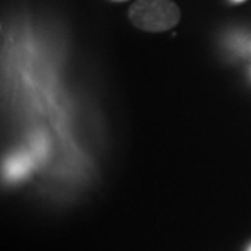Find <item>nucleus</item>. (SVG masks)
Instances as JSON below:
<instances>
[{
    "label": "nucleus",
    "instance_id": "f257e3e1",
    "mask_svg": "<svg viewBox=\"0 0 251 251\" xmlns=\"http://www.w3.org/2000/svg\"><path fill=\"white\" fill-rule=\"evenodd\" d=\"M128 16L137 28L161 32L179 23L180 10L172 0H137L130 7Z\"/></svg>",
    "mask_w": 251,
    "mask_h": 251
},
{
    "label": "nucleus",
    "instance_id": "f03ea898",
    "mask_svg": "<svg viewBox=\"0 0 251 251\" xmlns=\"http://www.w3.org/2000/svg\"><path fill=\"white\" fill-rule=\"evenodd\" d=\"M31 166H32V159L28 153H17L7 161L4 172L9 180H18L27 176Z\"/></svg>",
    "mask_w": 251,
    "mask_h": 251
},
{
    "label": "nucleus",
    "instance_id": "7ed1b4c3",
    "mask_svg": "<svg viewBox=\"0 0 251 251\" xmlns=\"http://www.w3.org/2000/svg\"><path fill=\"white\" fill-rule=\"evenodd\" d=\"M247 251H251V244L249 246V247H247Z\"/></svg>",
    "mask_w": 251,
    "mask_h": 251
},
{
    "label": "nucleus",
    "instance_id": "20e7f679",
    "mask_svg": "<svg viewBox=\"0 0 251 251\" xmlns=\"http://www.w3.org/2000/svg\"><path fill=\"white\" fill-rule=\"evenodd\" d=\"M113 1H126V0H113Z\"/></svg>",
    "mask_w": 251,
    "mask_h": 251
},
{
    "label": "nucleus",
    "instance_id": "39448f33",
    "mask_svg": "<svg viewBox=\"0 0 251 251\" xmlns=\"http://www.w3.org/2000/svg\"><path fill=\"white\" fill-rule=\"evenodd\" d=\"M236 1H243V0H236Z\"/></svg>",
    "mask_w": 251,
    "mask_h": 251
}]
</instances>
